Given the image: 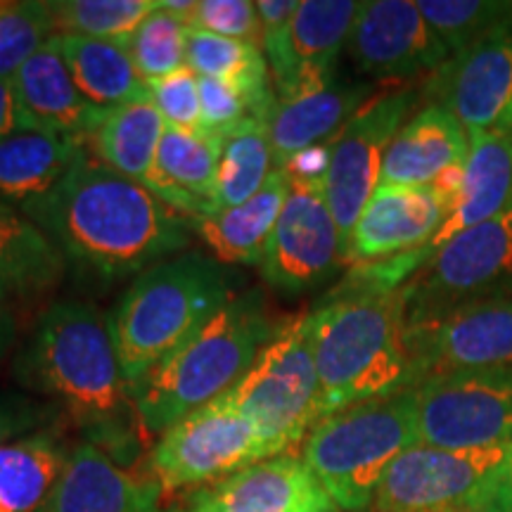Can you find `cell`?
Listing matches in <instances>:
<instances>
[{
    "instance_id": "cell-3",
    "label": "cell",
    "mask_w": 512,
    "mask_h": 512,
    "mask_svg": "<svg viewBox=\"0 0 512 512\" xmlns=\"http://www.w3.org/2000/svg\"><path fill=\"white\" fill-rule=\"evenodd\" d=\"M31 394L60 401L86 425H114L133 411L110 316L88 302H57L38 318L12 363Z\"/></svg>"
},
{
    "instance_id": "cell-44",
    "label": "cell",
    "mask_w": 512,
    "mask_h": 512,
    "mask_svg": "<svg viewBox=\"0 0 512 512\" xmlns=\"http://www.w3.org/2000/svg\"><path fill=\"white\" fill-rule=\"evenodd\" d=\"M19 337V323L10 306H0V363L10 356Z\"/></svg>"
},
{
    "instance_id": "cell-45",
    "label": "cell",
    "mask_w": 512,
    "mask_h": 512,
    "mask_svg": "<svg viewBox=\"0 0 512 512\" xmlns=\"http://www.w3.org/2000/svg\"><path fill=\"white\" fill-rule=\"evenodd\" d=\"M496 128H503V131H512V107L508 112H505V117L501 119V124H498Z\"/></svg>"
},
{
    "instance_id": "cell-40",
    "label": "cell",
    "mask_w": 512,
    "mask_h": 512,
    "mask_svg": "<svg viewBox=\"0 0 512 512\" xmlns=\"http://www.w3.org/2000/svg\"><path fill=\"white\" fill-rule=\"evenodd\" d=\"M330 143L306 147V150L297 152L283 169L287 171L292 183H309V185H323L325 176L330 169Z\"/></svg>"
},
{
    "instance_id": "cell-15",
    "label": "cell",
    "mask_w": 512,
    "mask_h": 512,
    "mask_svg": "<svg viewBox=\"0 0 512 512\" xmlns=\"http://www.w3.org/2000/svg\"><path fill=\"white\" fill-rule=\"evenodd\" d=\"M413 330L420 382L465 370L512 368V294L463 304Z\"/></svg>"
},
{
    "instance_id": "cell-10",
    "label": "cell",
    "mask_w": 512,
    "mask_h": 512,
    "mask_svg": "<svg viewBox=\"0 0 512 512\" xmlns=\"http://www.w3.org/2000/svg\"><path fill=\"white\" fill-rule=\"evenodd\" d=\"M266 458L254 422L219 396L162 432L150 463L164 489H183L226 479Z\"/></svg>"
},
{
    "instance_id": "cell-4",
    "label": "cell",
    "mask_w": 512,
    "mask_h": 512,
    "mask_svg": "<svg viewBox=\"0 0 512 512\" xmlns=\"http://www.w3.org/2000/svg\"><path fill=\"white\" fill-rule=\"evenodd\" d=\"M275 330L259 294H233L188 342L128 387L140 425L162 434L219 399L247 373Z\"/></svg>"
},
{
    "instance_id": "cell-2",
    "label": "cell",
    "mask_w": 512,
    "mask_h": 512,
    "mask_svg": "<svg viewBox=\"0 0 512 512\" xmlns=\"http://www.w3.org/2000/svg\"><path fill=\"white\" fill-rule=\"evenodd\" d=\"M309 316L325 415L420 384L406 287L363 280Z\"/></svg>"
},
{
    "instance_id": "cell-41",
    "label": "cell",
    "mask_w": 512,
    "mask_h": 512,
    "mask_svg": "<svg viewBox=\"0 0 512 512\" xmlns=\"http://www.w3.org/2000/svg\"><path fill=\"white\" fill-rule=\"evenodd\" d=\"M302 0H259L256 3V15L261 24V46L271 41L292 22L294 12L299 10Z\"/></svg>"
},
{
    "instance_id": "cell-22",
    "label": "cell",
    "mask_w": 512,
    "mask_h": 512,
    "mask_svg": "<svg viewBox=\"0 0 512 512\" xmlns=\"http://www.w3.org/2000/svg\"><path fill=\"white\" fill-rule=\"evenodd\" d=\"M219 159L221 138L166 126L145 188L188 221L216 214Z\"/></svg>"
},
{
    "instance_id": "cell-29",
    "label": "cell",
    "mask_w": 512,
    "mask_h": 512,
    "mask_svg": "<svg viewBox=\"0 0 512 512\" xmlns=\"http://www.w3.org/2000/svg\"><path fill=\"white\" fill-rule=\"evenodd\" d=\"M57 43L79 91L100 110L150 98L147 81L121 43L83 36H57Z\"/></svg>"
},
{
    "instance_id": "cell-6",
    "label": "cell",
    "mask_w": 512,
    "mask_h": 512,
    "mask_svg": "<svg viewBox=\"0 0 512 512\" xmlns=\"http://www.w3.org/2000/svg\"><path fill=\"white\" fill-rule=\"evenodd\" d=\"M415 444V389H406L325 415L306 437L302 460L335 508L366 512L394 460Z\"/></svg>"
},
{
    "instance_id": "cell-30",
    "label": "cell",
    "mask_w": 512,
    "mask_h": 512,
    "mask_svg": "<svg viewBox=\"0 0 512 512\" xmlns=\"http://www.w3.org/2000/svg\"><path fill=\"white\" fill-rule=\"evenodd\" d=\"M164 131L166 121L152 98L114 107L93 133V157L117 174L145 185L157 164Z\"/></svg>"
},
{
    "instance_id": "cell-14",
    "label": "cell",
    "mask_w": 512,
    "mask_h": 512,
    "mask_svg": "<svg viewBox=\"0 0 512 512\" xmlns=\"http://www.w3.org/2000/svg\"><path fill=\"white\" fill-rule=\"evenodd\" d=\"M430 88L434 105L446 107L467 136L501 124L512 107V12L472 46L448 57Z\"/></svg>"
},
{
    "instance_id": "cell-33",
    "label": "cell",
    "mask_w": 512,
    "mask_h": 512,
    "mask_svg": "<svg viewBox=\"0 0 512 512\" xmlns=\"http://www.w3.org/2000/svg\"><path fill=\"white\" fill-rule=\"evenodd\" d=\"M159 8V0H53L48 3L57 36L126 43Z\"/></svg>"
},
{
    "instance_id": "cell-38",
    "label": "cell",
    "mask_w": 512,
    "mask_h": 512,
    "mask_svg": "<svg viewBox=\"0 0 512 512\" xmlns=\"http://www.w3.org/2000/svg\"><path fill=\"white\" fill-rule=\"evenodd\" d=\"M150 98L162 114L166 126L202 131V105H200V76L190 67L150 81Z\"/></svg>"
},
{
    "instance_id": "cell-16",
    "label": "cell",
    "mask_w": 512,
    "mask_h": 512,
    "mask_svg": "<svg viewBox=\"0 0 512 512\" xmlns=\"http://www.w3.org/2000/svg\"><path fill=\"white\" fill-rule=\"evenodd\" d=\"M347 46L358 72L373 79H413L451 57L411 0L363 3Z\"/></svg>"
},
{
    "instance_id": "cell-13",
    "label": "cell",
    "mask_w": 512,
    "mask_h": 512,
    "mask_svg": "<svg viewBox=\"0 0 512 512\" xmlns=\"http://www.w3.org/2000/svg\"><path fill=\"white\" fill-rule=\"evenodd\" d=\"M342 259V235L323 185L292 183L261 259L264 280L273 290L299 294L323 283Z\"/></svg>"
},
{
    "instance_id": "cell-36",
    "label": "cell",
    "mask_w": 512,
    "mask_h": 512,
    "mask_svg": "<svg viewBox=\"0 0 512 512\" xmlns=\"http://www.w3.org/2000/svg\"><path fill=\"white\" fill-rule=\"evenodd\" d=\"M55 36L48 3L0 0V79L12 81L29 57Z\"/></svg>"
},
{
    "instance_id": "cell-32",
    "label": "cell",
    "mask_w": 512,
    "mask_h": 512,
    "mask_svg": "<svg viewBox=\"0 0 512 512\" xmlns=\"http://www.w3.org/2000/svg\"><path fill=\"white\" fill-rule=\"evenodd\" d=\"M273 150L268 119H247L221 138L216 211L233 209L264 188L273 174Z\"/></svg>"
},
{
    "instance_id": "cell-37",
    "label": "cell",
    "mask_w": 512,
    "mask_h": 512,
    "mask_svg": "<svg viewBox=\"0 0 512 512\" xmlns=\"http://www.w3.org/2000/svg\"><path fill=\"white\" fill-rule=\"evenodd\" d=\"M188 27L261 46V24L252 0H195Z\"/></svg>"
},
{
    "instance_id": "cell-9",
    "label": "cell",
    "mask_w": 512,
    "mask_h": 512,
    "mask_svg": "<svg viewBox=\"0 0 512 512\" xmlns=\"http://www.w3.org/2000/svg\"><path fill=\"white\" fill-rule=\"evenodd\" d=\"M420 444L475 451L512 444V368L437 375L415 387Z\"/></svg>"
},
{
    "instance_id": "cell-12",
    "label": "cell",
    "mask_w": 512,
    "mask_h": 512,
    "mask_svg": "<svg viewBox=\"0 0 512 512\" xmlns=\"http://www.w3.org/2000/svg\"><path fill=\"white\" fill-rule=\"evenodd\" d=\"M413 102L415 93L411 88L377 95L332 138L330 169L323 190L339 235H342L344 259H347L349 240L358 216L373 192L380 188L384 155L396 133L406 124Z\"/></svg>"
},
{
    "instance_id": "cell-19",
    "label": "cell",
    "mask_w": 512,
    "mask_h": 512,
    "mask_svg": "<svg viewBox=\"0 0 512 512\" xmlns=\"http://www.w3.org/2000/svg\"><path fill=\"white\" fill-rule=\"evenodd\" d=\"M368 95V86H351L335 76L275 91L268 117L275 166H285L306 147L332 143L344 124L366 105Z\"/></svg>"
},
{
    "instance_id": "cell-31",
    "label": "cell",
    "mask_w": 512,
    "mask_h": 512,
    "mask_svg": "<svg viewBox=\"0 0 512 512\" xmlns=\"http://www.w3.org/2000/svg\"><path fill=\"white\" fill-rule=\"evenodd\" d=\"M69 456L50 432L0 446V512L46 508Z\"/></svg>"
},
{
    "instance_id": "cell-20",
    "label": "cell",
    "mask_w": 512,
    "mask_h": 512,
    "mask_svg": "<svg viewBox=\"0 0 512 512\" xmlns=\"http://www.w3.org/2000/svg\"><path fill=\"white\" fill-rule=\"evenodd\" d=\"M302 458L273 456L242 467L197 498L190 512H335Z\"/></svg>"
},
{
    "instance_id": "cell-18",
    "label": "cell",
    "mask_w": 512,
    "mask_h": 512,
    "mask_svg": "<svg viewBox=\"0 0 512 512\" xmlns=\"http://www.w3.org/2000/svg\"><path fill=\"white\" fill-rule=\"evenodd\" d=\"M448 214L451 209L432 185H380L358 216L347 259L375 261L408 249H425Z\"/></svg>"
},
{
    "instance_id": "cell-21",
    "label": "cell",
    "mask_w": 512,
    "mask_h": 512,
    "mask_svg": "<svg viewBox=\"0 0 512 512\" xmlns=\"http://www.w3.org/2000/svg\"><path fill=\"white\" fill-rule=\"evenodd\" d=\"M12 86L29 131L53 133L81 145L93 138L110 112L95 107L79 91L62 57L57 36L24 62L12 79Z\"/></svg>"
},
{
    "instance_id": "cell-46",
    "label": "cell",
    "mask_w": 512,
    "mask_h": 512,
    "mask_svg": "<svg viewBox=\"0 0 512 512\" xmlns=\"http://www.w3.org/2000/svg\"><path fill=\"white\" fill-rule=\"evenodd\" d=\"M432 512H489L484 508H444V510H432Z\"/></svg>"
},
{
    "instance_id": "cell-1",
    "label": "cell",
    "mask_w": 512,
    "mask_h": 512,
    "mask_svg": "<svg viewBox=\"0 0 512 512\" xmlns=\"http://www.w3.org/2000/svg\"><path fill=\"white\" fill-rule=\"evenodd\" d=\"M22 211L64 259L105 280L147 271L190 242L188 219L86 150L48 195Z\"/></svg>"
},
{
    "instance_id": "cell-27",
    "label": "cell",
    "mask_w": 512,
    "mask_h": 512,
    "mask_svg": "<svg viewBox=\"0 0 512 512\" xmlns=\"http://www.w3.org/2000/svg\"><path fill=\"white\" fill-rule=\"evenodd\" d=\"M83 145L41 131L0 138V204L27 207L48 195L79 159Z\"/></svg>"
},
{
    "instance_id": "cell-26",
    "label": "cell",
    "mask_w": 512,
    "mask_h": 512,
    "mask_svg": "<svg viewBox=\"0 0 512 512\" xmlns=\"http://www.w3.org/2000/svg\"><path fill=\"white\" fill-rule=\"evenodd\" d=\"M292 181L283 166H275L252 200L233 209L192 219L190 226L197 230L204 245L211 249L216 261L242 266H261L268 238L278 223L283 207L290 197Z\"/></svg>"
},
{
    "instance_id": "cell-7",
    "label": "cell",
    "mask_w": 512,
    "mask_h": 512,
    "mask_svg": "<svg viewBox=\"0 0 512 512\" xmlns=\"http://www.w3.org/2000/svg\"><path fill=\"white\" fill-rule=\"evenodd\" d=\"M259 430L268 458L302 444L325 418L311 347V316L278 325L247 373L221 396Z\"/></svg>"
},
{
    "instance_id": "cell-25",
    "label": "cell",
    "mask_w": 512,
    "mask_h": 512,
    "mask_svg": "<svg viewBox=\"0 0 512 512\" xmlns=\"http://www.w3.org/2000/svg\"><path fill=\"white\" fill-rule=\"evenodd\" d=\"M512 202V131L470 133V152L465 159V181L456 207L434 240L427 245L434 252L453 235L494 219Z\"/></svg>"
},
{
    "instance_id": "cell-11",
    "label": "cell",
    "mask_w": 512,
    "mask_h": 512,
    "mask_svg": "<svg viewBox=\"0 0 512 512\" xmlns=\"http://www.w3.org/2000/svg\"><path fill=\"white\" fill-rule=\"evenodd\" d=\"M508 446L448 451L415 444L384 475L370 512L477 508L508 458Z\"/></svg>"
},
{
    "instance_id": "cell-8",
    "label": "cell",
    "mask_w": 512,
    "mask_h": 512,
    "mask_svg": "<svg viewBox=\"0 0 512 512\" xmlns=\"http://www.w3.org/2000/svg\"><path fill=\"white\" fill-rule=\"evenodd\" d=\"M411 323H432L470 302L512 294V202L494 219L434 249L418 283L408 285Z\"/></svg>"
},
{
    "instance_id": "cell-24",
    "label": "cell",
    "mask_w": 512,
    "mask_h": 512,
    "mask_svg": "<svg viewBox=\"0 0 512 512\" xmlns=\"http://www.w3.org/2000/svg\"><path fill=\"white\" fill-rule=\"evenodd\" d=\"M46 512H159L157 491L128 475L110 453L83 444L69 456Z\"/></svg>"
},
{
    "instance_id": "cell-34",
    "label": "cell",
    "mask_w": 512,
    "mask_h": 512,
    "mask_svg": "<svg viewBox=\"0 0 512 512\" xmlns=\"http://www.w3.org/2000/svg\"><path fill=\"white\" fill-rule=\"evenodd\" d=\"M188 34V22L159 0V8L121 46L131 55L138 74L150 83L188 67Z\"/></svg>"
},
{
    "instance_id": "cell-23",
    "label": "cell",
    "mask_w": 512,
    "mask_h": 512,
    "mask_svg": "<svg viewBox=\"0 0 512 512\" xmlns=\"http://www.w3.org/2000/svg\"><path fill=\"white\" fill-rule=\"evenodd\" d=\"M470 152V136L446 107L427 105L396 133L384 155L380 185L422 188Z\"/></svg>"
},
{
    "instance_id": "cell-35",
    "label": "cell",
    "mask_w": 512,
    "mask_h": 512,
    "mask_svg": "<svg viewBox=\"0 0 512 512\" xmlns=\"http://www.w3.org/2000/svg\"><path fill=\"white\" fill-rule=\"evenodd\" d=\"M418 8L434 34L456 55L489 34L512 12L505 0H420Z\"/></svg>"
},
{
    "instance_id": "cell-17",
    "label": "cell",
    "mask_w": 512,
    "mask_h": 512,
    "mask_svg": "<svg viewBox=\"0 0 512 512\" xmlns=\"http://www.w3.org/2000/svg\"><path fill=\"white\" fill-rule=\"evenodd\" d=\"M361 8L356 0H302L292 22L261 46L273 91L335 76L339 50L349 43Z\"/></svg>"
},
{
    "instance_id": "cell-39",
    "label": "cell",
    "mask_w": 512,
    "mask_h": 512,
    "mask_svg": "<svg viewBox=\"0 0 512 512\" xmlns=\"http://www.w3.org/2000/svg\"><path fill=\"white\" fill-rule=\"evenodd\" d=\"M46 403L22 392L0 389V446L36 434L50 420Z\"/></svg>"
},
{
    "instance_id": "cell-42",
    "label": "cell",
    "mask_w": 512,
    "mask_h": 512,
    "mask_svg": "<svg viewBox=\"0 0 512 512\" xmlns=\"http://www.w3.org/2000/svg\"><path fill=\"white\" fill-rule=\"evenodd\" d=\"M477 508H484L489 512H512V444L503 470L498 472L496 482L491 484V489L486 491V496Z\"/></svg>"
},
{
    "instance_id": "cell-43",
    "label": "cell",
    "mask_w": 512,
    "mask_h": 512,
    "mask_svg": "<svg viewBox=\"0 0 512 512\" xmlns=\"http://www.w3.org/2000/svg\"><path fill=\"white\" fill-rule=\"evenodd\" d=\"M17 131H29L27 121H24L22 110H19L12 81L0 79V138Z\"/></svg>"
},
{
    "instance_id": "cell-28",
    "label": "cell",
    "mask_w": 512,
    "mask_h": 512,
    "mask_svg": "<svg viewBox=\"0 0 512 512\" xmlns=\"http://www.w3.org/2000/svg\"><path fill=\"white\" fill-rule=\"evenodd\" d=\"M64 256L22 209L0 204V306L53 287Z\"/></svg>"
},
{
    "instance_id": "cell-5",
    "label": "cell",
    "mask_w": 512,
    "mask_h": 512,
    "mask_svg": "<svg viewBox=\"0 0 512 512\" xmlns=\"http://www.w3.org/2000/svg\"><path fill=\"white\" fill-rule=\"evenodd\" d=\"M230 297L228 268L197 252L164 259L140 273L110 316L128 387L188 342Z\"/></svg>"
}]
</instances>
